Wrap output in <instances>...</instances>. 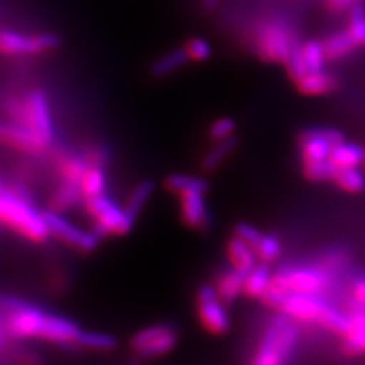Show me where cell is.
<instances>
[{
	"label": "cell",
	"instance_id": "cell-1",
	"mask_svg": "<svg viewBox=\"0 0 365 365\" xmlns=\"http://www.w3.org/2000/svg\"><path fill=\"white\" fill-rule=\"evenodd\" d=\"M0 309L9 339H36L63 347H78L83 329L71 318L46 311L17 297H4Z\"/></svg>",
	"mask_w": 365,
	"mask_h": 365
},
{
	"label": "cell",
	"instance_id": "cell-2",
	"mask_svg": "<svg viewBox=\"0 0 365 365\" xmlns=\"http://www.w3.org/2000/svg\"><path fill=\"white\" fill-rule=\"evenodd\" d=\"M0 227L32 244H43L51 237L43 210L34 205L29 189L20 182H9V187L0 192Z\"/></svg>",
	"mask_w": 365,
	"mask_h": 365
},
{
	"label": "cell",
	"instance_id": "cell-3",
	"mask_svg": "<svg viewBox=\"0 0 365 365\" xmlns=\"http://www.w3.org/2000/svg\"><path fill=\"white\" fill-rule=\"evenodd\" d=\"M4 111L6 120L25 125L52 146L55 140V119L51 101L44 90L34 87L26 91H14L5 98Z\"/></svg>",
	"mask_w": 365,
	"mask_h": 365
},
{
	"label": "cell",
	"instance_id": "cell-4",
	"mask_svg": "<svg viewBox=\"0 0 365 365\" xmlns=\"http://www.w3.org/2000/svg\"><path fill=\"white\" fill-rule=\"evenodd\" d=\"M297 341L299 329L289 322V317L284 314L274 317L262 335L250 365H287Z\"/></svg>",
	"mask_w": 365,
	"mask_h": 365
},
{
	"label": "cell",
	"instance_id": "cell-5",
	"mask_svg": "<svg viewBox=\"0 0 365 365\" xmlns=\"http://www.w3.org/2000/svg\"><path fill=\"white\" fill-rule=\"evenodd\" d=\"M84 209L93 221V230L101 236H125L128 235L135 224V220L110 195L102 193L98 197L84 200Z\"/></svg>",
	"mask_w": 365,
	"mask_h": 365
},
{
	"label": "cell",
	"instance_id": "cell-6",
	"mask_svg": "<svg viewBox=\"0 0 365 365\" xmlns=\"http://www.w3.org/2000/svg\"><path fill=\"white\" fill-rule=\"evenodd\" d=\"M60 37L52 32H21L16 29H0V55L13 58L40 56L58 49Z\"/></svg>",
	"mask_w": 365,
	"mask_h": 365
},
{
	"label": "cell",
	"instance_id": "cell-7",
	"mask_svg": "<svg viewBox=\"0 0 365 365\" xmlns=\"http://www.w3.org/2000/svg\"><path fill=\"white\" fill-rule=\"evenodd\" d=\"M43 216L51 237L60 241L66 247L72 248L78 253H93L101 242V236L91 228H87L78 225L76 222H72L68 218H66L64 213L55 212V210H43Z\"/></svg>",
	"mask_w": 365,
	"mask_h": 365
},
{
	"label": "cell",
	"instance_id": "cell-8",
	"mask_svg": "<svg viewBox=\"0 0 365 365\" xmlns=\"http://www.w3.org/2000/svg\"><path fill=\"white\" fill-rule=\"evenodd\" d=\"M180 341V334L175 326L169 323H157L146 326L131 336L130 346L137 356L145 359H155L169 355Z\"/></svg>",
	"mask_w": 365,
	"mask_h": 365
},
{
	"label": "cell",
	"instance_id": "cell-9",
	"mask_svg": "<svg viewBox=\"0 0 365 365\" xmlns=\"http://www.w3.org/2000/svg\"><path fill=\"white\" fill-rule=\"evenodd\" d=\"M256 51L268 63H287L292 44L291 28L280 20L262 23L256 29Z\"/></svg>",
	"mask_w": 365,
	"mask_h": 365
},
{
	"label": "cell",
	"instance_id": "cell-10",
	"mask_svg": "<svg viewBox=\"0 0 365 365\" xmlns=\"http://www.w3.org/2000/svg\"><path fill=\"white\" fill-rule=\"evenodd\" d=\"M197 315L202 329L212 335H224L230 330L232 322L227 311V303L213 288V284H201L195 297Z\"/></svg>",
	"mask_w": 365,
	"mask_h": 365
},
{
	"label": "cell",
	"instance_id": "cell-11",
	"mask_svg": "<svg viewBox=\"0 0 365 365\" xmlns=\"http://www.w3.org/2000/svg\"><path fill=\"white\" fill-rule=\"evenodd\" d=\"M0 143L26 155H43L51 148L25 125L11 120L0 122Z\"/></svg>",
	"mask_w": 365,
	"mask_h": 365
},
{
	"label": "cell",
	"instance_id": "cell-12",
	"mask_svg": "<svg viewBox=\"0 0 365 365\" xmlns=\"http://www.w3.org/2000/svg\"><path fill=\"white\" fill-rule=\"evenodd\" d=\"M272 283L289 292L319 294L329 283L327 274L318 268H295L283 269L272 276Z\"/></svg>",
	"mask_w": 365,
	"mask_h": 365
},
{
	"label": "cell",
	"instance_id": "cell-13",
	"mask_svg": "<svg viewBox=\"0 0 365 365\" xmlns=\"http://www.w3.org/2000/svg\"><path fill=\"white\" fill-rule=\"evenodd\" d=\"M205 193L200 190H190L178 195L180 218L192 230L207 232L212 225V213L209 209Z\"/></svg>",
	"mask_w": 365,
	"mask_h": 365
},
{
	"label": "cell",
	"instance_id": "cell-14",
	"mask_svg": "<svg viewBox=\"0 0 365 365\" xmlns=\"http://www.w3.org/2000/svg\"><path fill=\"white\" fill-rule=\"evenodd\" d=\"M344 142V135L335 128H309L302 134L303 162H315L330 157L332 148Z\"/></svg>",
	"mask_w": 365,
	"mask_h": 365
},
{
	"label": "cell",
	"instance_id": "cell-15",
	"mask_svg": "<svg viewBox=\"0 0 365 365\" xmlns=\"http://www.w3.org/2000/svg\"><path fill=\"white\" fill-rule=\"evenodd\" d=\"M327 303L317 294L289 292L282 302L279 309L289 318L304 319V322H318L324 312Z\"/></svg>",
	"mask_w": 365,
	"mask_h": 365
},
{
	"label": "cell",
	"instance_id": "cell-16",
	"mask_svg": "<svg viewBox=\"0 0 365 365\" xmlns=\"http://www.w3.org/2000/svg\"><path fill=\"white\" fill-rule=\"evenodd\" d=\"M225 251H227L228 264H230L232 268L241 271V272L248 274L259 264L257 262L259 257L256 255L255 248L236 235L228 239Z\"/></svg>",
	"mask_w": 365,
	"mask_h": 365
},
{
	"label": "cell",
	"instance_id": "cell-17",
	"mask_svg": "<svg viewBox=\"0 0 365 365\" xmlns=\"http://www.w3.org/2000/svg\"><path fill=\"white\" fill-rule=\"evenodd\" d=\"M245 277H247L245 272H241L232 267H228L216 274L213 288L216 289V292H218V295L221 297L224 303L230 304L244 292Z\"/></svg>",
	"mask_w": 365,
	"mask_h": 365
},
{
	"label": "cell",
	"instance_id": "cell-18",
	"mask_svg": "<svg viewBox=\"0 0 365 365\" xmlns=\"http://www.w3.org/2000/svg\"><path fill=\"white\" fill-rule=\"evenodd\" d=\"M88 166L90 163L84 153H66L56 160V174H58L60 181L81 186Z\"/></svg>",
	"mask_w": 365,
	"mask_h": 365
},
{
	"label": "cell",
	"instance_id": "cell-19",
	"mask_svg": "<svg viewBox=\"0 0 365 365\" xmlns=\"http://www.w3.org/2000/svg\"><path fill=\"white\" fill-rule=\"evenodd\" d=\"M78 204H84V195L81 186L72 185V182L58 181L49 195V209L66 213L67 210L73 209Z\"/></svg>",
	"mask_w": 365,
	"mask_h": 365
},
{
	"label": "cell",
	"instance_id": "cell-20",
	"mask_svg": "<svg viewBox=\"0 0 365 365\" xmlns=\"http://www.w3.org/2000/svg\"><path fill=\"white\" fill-rule=\"evenodd\" d=\"M271 280H272V276H271V269L268 264L260 262V264H257L247 274L244 294L250 297V299H262V297H264L265 292L268 291Z\"/></svg>",
	"mask_w": 365,
	"mask_h": 365
},
{
	"label": "cell",
	"instance_id": "cell-21",
	"mask_svg": "<svg viewBox=\"0 0 365 365\" xmlns=\"http://www.w3.org/2000/svg\"><path fill=\"white\" fill-rule=\"evenodd\" d=\"M237 146V137L233 135L230 139L213 142V146L201 158V169L204 173H215L216 169L222 166L225 160L232 155Z\"/></svg>",
	"mask_w": 365,
	"mask_h": 365
},
{
	"label": "cell",
	"instance_id": "cell-22",
	"mask_svg": "<svg viewBox=\"0 0 365 365\" xmlns=\"http://www.w3.org/2000/svg\"><path fill=\"white\" fill-rule=\"evenodd\" d=\"M187 63H189V56L185 48L169 51L162 56H158V58L154 61V64L151 66V75L154 78L162 79L178 72L180 68L185 67Z\"/></svg>",
	"mask_w": 365,
	"mask_h": 365
},
{
	"label": "cell",
	"instance_id": "cell-23",
	"mask_svg": "<svg viewBox=\"0 0 365 365\" xmlns=\"http://www.w3.org/2000/svg\"><path fill=\"white\" fill-rule=\"evenodd\" d=\"M297 87H299L303 95L318 96L336 88V79L323 71L309 72L297 81Z\"/></svg>",
	"mask_w": 365,
	"mask_h": 365
},
{
	"label": "cell",
	"instance_id": "cell-24",
	"mask_svg": "<svg viewBox=\"0 0 365 365\" xmlns=\"http://www.w3.org/2000/svg\"><path fill=\"white\" fill-rule=\"evenodd\" d=\"M165 187L168 192L174 193V195H181L185 192L190 190H200V192H209L210 185L209 181L200 175H190V174H173L166 177Z\"/></svg>",
	"mask_w": 365,
	"mask_h": 365
},
{
	"label": "cell",
	"instance_id": "cell-25",
	"mask_svg": "<svg viewBox=\"0 0 365 365\" xmlns=\"http://www.w3.org/2000/svg\"><path fill=\"white\" fill-rule=\"evenodd\" d=\"M365 158V153L359 145L341 142L332 148L330 160L338 168H358Z\"/></svg>",
	"mask_w": 365,
	"mask_h": 365
},
{
	"label": "cell",
	"instance_id": "cell-26",
	"mask_svg": "<svg viewBox=\"0 0 365 365\" xmlns=\"http://www.w3.org/2000/svg\"><path fill=\"white\" fill-rule=\"evenodd\" d=\"M81 190H83L84 200L106 193V190H107L106 166L90 165L83 181H81Z\"/></svg>",
	"mask_w": 365,
	"mask_h": 365
},
{
	"label": "cell",
	"instance_id": "cell-27",
	"mask_svg": "<svg viewBox=\"0 0 365 365\" xmlns=\"http://www.w3.org/2000/svg\"><path fill=\"white\" fill-rule=\"evenodd\" d=\"M153 193H154V182L153 181H142L131 190L127 202H125L123 205L135 221L140 216V213L143 212V209L146 207L148 201L151 200Z\"/></svg>",
	"mask_w": 365,
	"mask_h": 365
},
{
	"label": "cell",
	"instance_id": "cell-28",
	"mask_svg": "<svg viewBox=\"0 0 365 365\" xmlns=\"http://www.w3.org/2000/svg\"><path fill=\"white\" fill-rule=\"evenodd\" d=\"M323 44L329 60H339L342 56L349 55L358 46L355 40L351 38L349 31L332 34V36L326 38Z\"/></svg>",
	"mask_w": 365,
	"mask_h": 365
},
{
	"label": "cell",
	"instance_id": "cell-29",
	"mask_svg": "<svg viewBox=\"0 0 365 365\" xmlns=\"http://www.w3.org/2000/svg\"><path fill=\"white\" fill-rule=\"evenodd\" d=\"M79 349L90 351H111L118 347V339L110 334L93 332V330H83L78 342Z\"/></svg>",
	"mask_w": 365,
	"mask_h": 365
},
{
	"label": "cell",
	"instance_id": "cell-30",
	"mask_svg": "<svg viewBox=\"0 0 365 365\" xmlns=\"http://www.w3.org/2000/svg\"><path fill=\"white\" fill-rule=\"evenodd\" d=\"M303 169H304L306 177L309 180L324 181V180H335L341 168H338L329 157L324 160H315V162H304Z\"/></svg>",
	"mask_w": 365,
	"mask_h": 365
},
{
	"label": "cell",
	"instance_id": "cell-31",
	"mask_svg": "<svg viewBox=\"0 0 365 365\" xmlns=\"http://www.w3.org/2000/svg\"><path fill=\"white\" fill-rule=\"evenodd\" d=\"M344 350L350 355L365 351V312H359L353 317V324L344 342Z\"/></svg>",
	"mask_w": 365,
	"mask_h": 365
},
{
	"label": "cell",
	"instance_id": "cell-32",
	"mask_svg": "<svg viewBox=\"0 0 365 365\" xmlns=\"http://www.w3.org/2000/svg\"><path fill=\"white\" fill-rule=\"evenodd\" d=\"M287 67H288V73L289 76L297 83L299 79H302L306 73H309L306 67L304 61V53H303V43L299 37H294L292 44H291V51L287 60Z\"/></svg>",
	"mask_w": 365,
	"mask_h": 365
},
{
	"label": "cell",
	"instance_id": "cell-33",
	"mask_svg": "<svg viewBox=\"0 0 365 365\" xmlns=\"http://www.w3.org/2000/svg\"><path fill=\"white\" fill-rule=\"evenodd\" d=\"M318 323H322L327 329L335 330V332L347 335L350 332V329H351L353 318L339 312L338 309H335L334 306L327 304L324 312L322 314V317H319Z\"/></svg>",
	"mask_w": 365,
	"mask_h": 365
},
{
	"label": "cell",
	"instance_id": "cell-34",
	"mask_svg": "<svg viewBox=\"0 0 365 365\" xmlns=\"http://www.w3.org/2000/svg\"><path fill=\"white\" fill-rule=\"evenodd\" d=\"M303 53H304L307 71L309 72L323 71L326 58H327L323 43H319L317 40H309L303 43Z\"/></svg>",
	"mask_w": 365,
	"mask_h": 365
},
{
	"label": "cell",
	"instance_id": "cell-35",
	"mask_svg": "<svg viewBox=\"0 0 365 365\" xmlns=\"http://www.w3.org/2000/svg\"><path fill=\"white\" fill-rule=\"evenodd\" d=\"M335 181L341 189L351 193H358L365 189V175L358 168H341Z\"/></svg>",
	"mask_w": 365,
	"mask_h": 365
},
{
	"label": "cell",
	"instance_id": "cell-36",
	"mask_svg": "<svg viewBox=\"0 0 365 365\" xmlns=\"http://www.w3.org/2000/svg\"><path fill=\"white\" fill-rule=\"evenodd\" d=\"M255 251L259 260L265 262V264L277 260L282 255L280 239L276 235H264L255 247Z\"/></svg>",
	"mask_w": 365,
	"mask_h": 365
},
{
	"label": "cell",
	"instance_id": "cell-37",
	"mask_svg": "<svg viewBox=\"0 0 365 365\" xmlns=\"http://www.w3.org/2000/svg\"><path fill=\"white\" fill-rule=\"evenodd\" d=\"M350 26H349V32L351 38L355 40V43L359 44H365V6L362 5V2H355L350 6Z\"/></svg>",
	"mask_w": 365,
	"mask_h": 365
},
{
	"label": "cell",
	"instance_id": "cell-38",
	"mask_svg": "<svg viewBox=\"0 0 365 365\" xmlns=\"http://www.w3.org/2000/svg\"><path fill=\"white\" fill-rule=\"evenodd\" d=\"M185 48L187 56H189V61L192 63H204L210 60L212 56V46L207 40L200 38V37H193L190 40H187L185 43Z\"/></svg>",
	"mask_w": 365,
	"mask_h": 365
},
{
	"label": "cell",
	"instance_id": "cell-39",
	"mask_svg": "<svg viewBox=\"0 0 365 365\" xmlns=\"http://www.w3.org/2000/svg\"><path fill=\"white\" fill-rule=\"evenodd\" d=\"M235 131H236V120L224 116L212 122V125L209 127V139L212 142L230 139V137L235 135Z\"/></svg>",
	"mask_w": 365,
	"mask_h": 365
},
{
	"label": "cell",
	"instance_id": "cell-40",
	"mask_svg": "<svg viewBox=\"0 0 365 365\" xmlns=\"http://www.w3.org/2000/svg\"><path fill=\"white\" fill-rule=\"evenodd\" d=\"M235 235L239 236L241 239H244V241L248 242L253 248L257 245V242L260 241L262 236H264V233H262L259 228H256L255 225H251V224H247V222H239L235 227Z\"/></svg>",
	"mask_w": 365,
	"mask_h": 365
},
{
	"label": "cell",
	"instance_id": "cell-41",
	"mask_svg": "<svg viewBox=\"0 0 365 365\" xmlns=\"http://www.w3.org/2000/svg\"><path fill=\"white\" fill-rule=\"evenodd\" d=\"M353 299L355 303L359 306V309H365V276L359 277L355 284H353Z\"/></svg>",
	"mask_w": 365,
	"mask_h": 365
},
{
	"label": "cell",
	"instance_id": "cell-42",
	"mask_svg": "<svg viewBox=\"0 0 365 365\" xmlns=\"http://www.w3.org/2000/svg\"><path fill=\"white\" fill-rule=\"evenodd\" d=\"M353 4H355V0H329V5L334 11H342L346 8H350Z\"/></svg>",
	"mask_w": 365,
	"mask_h": 365
},
{
	"label": "cell",
	"instance_id": "cell-43",
	"mask_svg": "<svg viewBox=\"0 0 365 365\" xmlns=\"http://www.w3.org/2000/svg\"><path fill=\"white\" fill-rule=\"evenodd\" d=\"M218 4H220V0H202V6H204L205 11L215 9Z\"/></svg>",
	"mask_w": 365,
	"mask_h": 365
},
{
	"label": "cell",
	"instance_id": "cell-44",
	"mask_svg": "<svg viewBox=\"0 0 365 365\" xmlns=\"http://www.w3.org/2000/svg\"><path fill=\"white\" fill-rule=\"evenodd\" d=\"M355 2H362V0H355Z\"/></svg>",
	"mask_w": 365,
	"mask_h": 365
}]
</instances>
